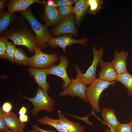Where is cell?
Returning <instances> with one entry per match:
<instances>
[{"instance_id": "1", "label": "cell", "mask_w": 132, "mask_h": 132, "mask_svg": "<svg viewBox=\"0 0 132 132\" xmlns=\"http://www.w3.org/2000/svg\"><path fill=\"white\" fill-rule=\"evenodd\" d=\"M20 12L29 22L34 32L38 46L41 49H44L47 43L52 37L47 26L38 22L29 10L20 11Z\"/></svg>"}, {"instance_id": "2", "label": "cell", "mask_w": 132, "mask_h": 132, "mask_svg": "<svg viewBox=\"0 0 132 132\" xmlns=\"http://www.w3.org/2000/svg\"><path fill=\"white\" fill-rule=\"evenodd\" d=\"M117 81L109 82L99 78L96 79L87 87L86 94L88 102L93 110L97 112H100L99 104L100 96L103 91L110 86H113Z\"/></svg>"}, {"instance_id": "3", "label": "cell", "mask_w": 132, "mask_h": 132, "mask_svg": "<svg viewBox=\"0 0 132 132\" xmlns=\"http://www.w3.org/2000/svg\"><path fill=\"white\" fill-rule=\"evenodd\" d=\"M46 90L39 87L36 95L33 98H30L21 95L31 102L34 107L32 111L33 116H35L40 111L44 110L48 112L53 111L55 101L50 98Z\"/></svg>"}, {"instance_id": "4", "label": "cell", "mask_w": 132, "mask_h": 132, "mask_svg": "<svg viewBox=\"0 0 132 132\" xmlns=\"http://www.w3.org/2000/svg\"><path fill=\"white\" fill-rule=\"evenodd\" d=\"M93 59L92 63L86 72L82 73L80 68L76 64L75 67L77 72L76 79L82 82L86 85L90 84L96 79V72L97 67L100 60L102 59L104 50L102 46L99 49H97L94 46H92Z\"/></svg>"}, {"instance_id": "5", "label": "cell", "mask_w": 132, "mask_h": 132, "mask_svg": "<svg viewBox=\"0 0 132 132\" xmlns=\"http://www.w3.org/2000/svg\"><path fill=\"white\" fill-rule=\"evenodd\" d=\"M35 52L34 55L30 57L28 65L35 68H47L58 61L59 59L56 54L45 53L38 46L35 48Z\"/></svg>"}, {"instance_id": "6", "label": "cell", "mask_w": 132, "mask_h": 132, "mask_svg": "<svg viewBox=\"0 0 132 132\" xmlns=\"http://www.w3.org/2000/svg\"><path fill=\"white\" fill-rule=\"evenodd\" d=\"M11 40L14 44L23 45L30 52H35L38 46L35 37L30 33L22 31H13L7 33L6 36Z\"/></svg>"}, {"instance_id": "7", "label": "cell", "mask_w": 132, "mask_h": 132, "mask_svg": "<svg viewBox=\"0 0 132 132\" xmlns=\"http://www.w3.org/2000/svg\"><path fill=\"white\" fill-rule=\"evenodd\" d=\"M59 57L60 59L59 64L56 66L52 65L49 68H47V72L48 74L55 75L62 78L64 81L62 88L65 90L68 87L71 81L66 72L69 61L64 55H60Z\"/></svg>"}, {"instance_id": "8", "label": "cell", "mask_w": 132, "mask_h": 132, "mask_svg": "<svg viewBox=\"0 0 132 132\" xmlns=\"http://www.w3.org/2000/svg\"><path fill=\"white\" fill-rule=\"evenodd\" d=\"M86 85L81 81L72 78L71 82L68 87L60 92L59 95L60 96H77L87 103L88 101L86 94Z\"/></svg>"}, {"instance_id": "9", "label": "cell", "mask_w": 132, "mask_h": 132, "mask_svg": "<svg viewBox=\"0 0 132 132\" xmlns=\"http://www.w3.org/2000/svg\"><path fill=\"white\" fill-rule=\"evenodd\" d=\"M88 41V40L86 38L77 39L74 38L70 35H65L56 37H52L48 45L53 48H55L58 46L62 48L64 52H65L68 46H70L75 43L85 45Z\"/></svg>"}, {"instance_id": "10", "label": "cell", "mask_w": 132, "mask_h": 132, "mask_svg": "<svg viewBox=\"0 0 132 132\" xmlns=\"http://www.w3.org/2000/svg\"><path fill=\"white\" fill-rule=\"evenodd\" d=\"M75 16L73 14L62 20L51 31L52 33L58 36L64 34H69L75 36H77V31L75 25Z\"/></svg>"}, {"instance_id": "11", "label": "cell", "mask_w": 132, "mask_h": 132, "mask_svg": "<svg viewBox=\"0 0 132 132\" xmlns=\"http://www.w3.org/2000/svg\"><path fill=\"white\" fill-rule=\"evenodd\" d=\"M101 70L98 74L99 78L103 80L111 82L116 80L118 74L111 62H106L101 59L99 62Z\"/></svg>"}, {"instance_id": "12", "label": "cell", "mask_w": 132, "mask_h": 132, "mask_svg": "<svg viewBox=\"0 0 132 132\" xmlns=\"http://www.w3.org/2000/svg\"><path fill=\"white\" fill-rule=\"evenodd\" d=\"M47 68L38 69L30 66L28 70L30 75L34 77L39 87L48 92L49 90L50 85L46 80L48 74Z\"/></svg>"}, {"instance_id": "13", "label": "cell", "mask_w": 132, "mask_h": 132, "mask_svg": "<svg viewBox=\"0 0 132 132\" xmlns=\"http://www.w3.org/2000/svg\"><path fill=\"white\" fill-rule=\"evenodd\" d=\"M128 52L122 50L119 52L115 50L114 58L111 62L118 75L128 72L126 65V60Z\"/></svg>"}, {"instance_id": "14", "label": "cell", "mask_w": 132, "mask_h": 132, "mask_svg": "<svg viewBox=\"0 0 132 132\" xmlns=\"http://www.w3.org/2000/svg\"><path fill=\"white\" fill-rule=\"evenodd\" d=\"M1 115L8 128L11 130L17 131L23 130L25 126L24 122H21L19 119L12 112L9 113L2 112L0 110Z\"/></svg>"}, {"instance_id": "15", "label": "cell", "mask_w": 132, "mask_h": 132, "mask_svg": "<svg viewBox=\"0 0 132 132\" xmlns=\"http://www.w3.org/2000/svg\"><path fill=\"white\" fill-rule=\"evenodd\" d=\"M44 1L38 0H11L7 4L8 12L13 14L17 11H21L27 10L32 4L37 3L43 5Z\"/></svg>"}, {"instance_id": "16", "label": "cell", "mask_w": 132, "mask_h": 132, "mask_svg": "<svg viewBox=\"0 0 132 132\" xmlns=\"http://www.w3.org/2000/svg\"><path fill=\"white\" fill-rule=\"evenodd\" d=\"M44 18L47 26L57 25L61 22L57 7L48 6L44 2Z\"/></svg>"}, {"instance_id": "17", "label": "cell", "mask_w": 132, "mask_h": 132, "mask_svg": "<svg viewBox=\"0 0 132 132\" xmlns=\"http://www.w3.org/2000/svg\"><path fill=\"white\" fill-rule=\"evenodd\" d=\"M102 116L103 123L107 125L110 129L116 130L121 123L117 120L113 109L103 108L102 111Z\"/></svg>"}, {"instance_id": "18", "label": "cell", "mask_w": 132, "mask_h": 132, "mask_svg": "<svg viewBox=\"0 0 132 132\" xmlns=\"http://www.w3.org/2000/svg\"><path fill=\"white\" fill-rule=\"evenodd\" d=\"M59 120L62 125L69 132H83L84 127L78 122H72L65 117L60 112H59Z\"/></svg>"}, {"instance_id": "19", "label": "cell", "mask_w": 132, "mask_h": 132, "mask_svg": "<svg viewBox=\"0 0 132 132\" xmlns=\"http://www.w3.org/2000/svg\"><path fill=\"white\" fill-rule=\"evenodd\" d=\"M89 5L87 0H80L75 3L74 7V13L75 16V22L79 25L85 15Z\"/></svg>"}, {"instance_id": "20", "label": "cell", "mask_w": 132, "mask_h": 132, "mask_svg": "<svg viewBox=\"0 0 132 132\" xmlns=\"http://www.w3.org/2000/svg\"><path fill=\"white\" fill-rule=\"evenodd\" d=\"M37 121L42 125H48L53 127L58 132H69L60 124L58 119H53L45 116L39 119Z\"/></svg>"}, {"instance_id": "21", "label": "cell", "mask_w": 132, "mask_h": 132, "mask_svg": "<svg viewBox=\"0 0 132 132\" xmlns=\"http://www.w3.org/2000/svg\"><path fill=\"white\" fill-rule=\"evenodd\" d=\"M116 80L123 84L127 89L128 96H132V75L127 72L118 75Z\"/></svg>"}, {"instance_id": "22", "label": "cell", "mask_w": 132, "mask_h": 132, "mask_svg": "<svg viewBox=\"0 0 132 132\" xmlns=\"http://www.w3.org/2000/svg\"><path fill=\"white\" fill-rule=\"evenodd\" d=\"M0 33H1L11 22L12 14L8 12H1L0 16Z\"/></svg>"}, {"instance_id": "23", "label": "cell", "mask_w": 132, "mask_h": 132, "mask_svg": "<svg viewBox=\"0 0 132 132\" xmlns=\"http://www.w3.org/2000/svg\"><path fill=\"white\" fill-rule=\"evenodd\" d=\"M30 57L26 56L23 51L16 48L14 55V62L23 65H28Z\"/></svg>"}, {"instance_id": "24", "label": "cell", "mask_w": 132, "mask_h": 132, "mask_svg": "<svg viewBox=\"0 0 132 132\" xmlns=\"http://www.w3.org/2000/svg\"><path fill=\"white\" fill-rule=\"evenodd\" d=\"M89 9L87 12L91 15L97 13L101 9L102 4V0H87Z\"/></svg>"}, {"instance_id": "25", "label": "cell", "mask_w": 132, "mask_h": 132, "mask_svg": "<svg viewBox=\"0 0 132 132\" xmlns=\"http://www.w3.org/2000/svg\"><path fill=\"white\" fill-rule=\"evenodd\" d=\"M60 17L62 20H65L74 14V7L72 6L58 7Z\"/></svg>"}, {"instance_id": "26", "label": "cell", "mask_w": 132, "mask_h": 132, "mask_svg": "<svg viewBox=\"0 0 132 132\" xmlns=\"http://www.w3.org/2000/svg\"><path fill=\"white\" fill-rule=\"evenodd\" d=\"M8 39L6 36L1 37L0 38V58H7V45Z\"/></svg>"}, {"instance_id": "27", "label": "cell", "mask_w": 132, "mask_h": 132, "mask_svg": "<svg viewBox=\"0 0 132 132\" xmlns=\"http://www.w3.org/2000/svg\"><path fill=\"white\" fill-rule=\"evenodd\" d=\"M16 47L14 44L8 42L7 45V58L11 62H14V55Z\"/></svg>"}, {"instance_id": "28", "label": "cell", "mask_w": 132, "mask_h": 132, "mask_svg": "<svg viewBox=\"0 0 132 132\" xmlns=\"http://www.w3.org/2000/svg\"><path fill=\"white\" fill-rule=\"evenodd\" d=\"M116 132H132V122L125 124L121 123L116 129Z\"/></svg>"}, {"instance_id": "29", "label": "cell", "mask_w": 132, "mask_h": 132, "mask_svg": "<svg viewBox=\"0 0 132 132\" xmlns=\"http://www.w3.org/2000/svg\"><path fill=\"white\" fill-rule=\"evenodd\" d=\"M54 0L58 7L72 6L74 3L72 0Z\"/></svg>"}, {"instance_id": "30", "label": "cell", "mask_w": 132, "mask_h": 132, "mask_svg": "<svg viewBox=\"0 0 132 132\" xmlns=\"http://www.w3.org/2000/svg\"><path fill=\"white\" fill-rule=\"evenodd\" d=\"M12 108L11 103L8 102H5L3 104L2 107V109L3 112L9 113L10 112Z\"/></svg>"}, {"instance_id": "31", "label": "cell", "mask_w": 132, "mask_h": 132, "mask_svg": "<svg viewBox=\"0 0 132 132\" xmlns=\"http://www.w3.org/2000/svg\"><path fill=\"white\" fill-rule=\"evenodd\" d=\"M4 120L1 115L0 114V131L5 132L8 130Z\"/></svg>"}, {"instance_id": "32", "label": "cell", "mask_w": 132, "mask_h": 132, "mask_svg": "<svg viewBox=\"0 0 132 132\" xmlns=\"http://www.w3.org/2000/svg\"><path fill=\"white\" fill-rule=\"evenodd\" d=\"M33 129H34L39 132H54V131L53 130L51 131H48L43 129L40 128L37 124H34L33 125Z\"/></svg>"}, {"instance_id": "33", "label": "cell", "mask_w": 132, "mask_h": 132, "mask_svg": "<svg viewBox=\"0 0 132 132\" xmlns=\"http://www.w3.org/2000/svg\"><path fill=\"white\" fill-rule=\"evenodd\" d=\"M47 5L48 6H53L55 7H58L54 0H48L46 3Z\"/></svg>"}, {"instance_id": "34", "label": "cell", "mask_w": 132, "mask_h": 132, "mask_svg": "<svg viewBox=\"0 0 132 132\" xmlns=\"http://www.w3.org/2000/svg\"><path fill=\"white\" fill-rule=\"evenodd\" d=\"M19 119L20 121L22 122H28V117L25 114L20 115Z\"/></svg>"}, {"instance_id": "35", "label": "cell", "mask_w": 132, "mask_h": 132, "mask_svg": "<svg viewBox=\"0 0 132 132\" xmlns=\"http://www.w3.org/2000/svg\"><path fill=\"white\" fill-rule=\"evenodd\" d=\"M27 112V109L24 107L22 106L20 109L19 113L20 115H22L25 114Z\"/></svg>"}, {"instance_id": "36", "label": "cell", "mask_w": 132, "mask_h": 132, "mask_svg": "<svg viewBox=\"0 0 132 132\" xmlns=\"http://www.w3.org/2000/svg\"><path fill=\"white\" fill-rule=\"evenodd\" d=\"M8 0H0V10L1 11L4 7V4L7 2Z\"/></svg>"}, {"instance_id": "37", "label": "cell", "mask_w": 132, "mask_h": 132, "mask_svg": "<svg viewBox=\"0 0 132 132\" xmlns=\"http://www.w3.org/2000/svg\"><path fill=\"white\" fill-rule=\"evenodd\" d=\"M5 132H25L23 130L17 131H13L10 130L8 129L7 131Z\"/></svg>"}, {"instance_id": "38", "label": "cell", "mask_w": 132, "mask_h": 132, "mask_svg": "<svg viewBox=\"0 0 132 132\" xmlns=\"http://www.w3.org/2000/svg\"><path fill=\"white\" fill-rule=\"evenodd\" d=\"M106 132H116V130L109 129H107Z\"/></svg>"}, {"instance_id": "39", "label": "cell", "mask_w": 132, "mask_h": 132, "mask_svg": "<svg viewBox=\"0 0 132 132\" xmlns=\"http://www.w3.org/2000/svg\"><path fill=\"white\" fill-rule=\"evenodd\" d=\"M39 132L37 130L33 129L31 131H30L29 132Z\"/></svg>"}, {"instance_id": "40", "label": "cell", "mask_w": 132, "mask_h": 132, "mask_svg": "<svg viewBox=\"0 0 132 132\" xmlns=\"http://www.w3.org/2000/svg\"><path fill=\"white\" fill-rule=\"evenodd\" d=\"M74 3H77L78 1V0H72Z\"/></svg>"}, {"instance_id": "41", "label": "cell", "mask_w": 132, "mask_h": 132, "mask_svg": "<svg viewBox=\"0 0 132 132\" xmlns=\"http://www.w3.org/2000/svg\"><path fill=\"white\" fill-rule=\"evenodd\" d=\"M131 121H132V118L131 119Z\"/></svg>"}]
</instances>
